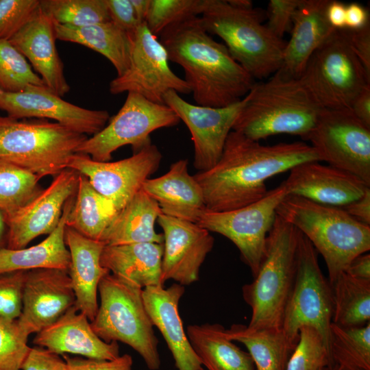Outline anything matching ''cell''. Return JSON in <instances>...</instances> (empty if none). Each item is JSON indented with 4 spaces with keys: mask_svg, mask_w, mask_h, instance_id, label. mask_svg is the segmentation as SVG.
I'll return each instance as SVG.
<instances>
[{
    "mask_svg": "<svg viewBox=\"0 0 370 370\" xmlns=\"http://www.w3.org/2000/svg\"><path fill=\"white\" fill-rule=\"evenodd\" d=\"M308 161L319 159L304 142L264 145L232 130L216 164L193 176L202 190L206 210L225 212L261 199L268 192V179Z\"/></svg>",
    "mask_w": 370,
    "mask_h": 370,
    "instance_id": "obj_1",
    "label": "cell"
},
{
    "mask_svg": "<svg viewBox=\"0 0 370 370\" xmlns=\"http://www.w3.org/2000/svg\"><path fill=\"white\" fill-rule=\"evenodd\" d=\"M169 61L180 65L197 105L221 108L241 101L255 79L214 40L200 16L174 24L161 34Z\"/></svg>",
    "mask_w": 370,
    "mask_h": 370,
    "instance_id": "obj_2",
    "label": "cell"
},
{
    "mask_svg": "<svg viewBox=\"0 0 370 370\" xmlns=\"http://www.w3.org/2000/svg\"><path fill=\"white\" fill-rule=\"evenodd\" d=\"M323 109L300 78L274 73L254 83L232 130L256 141L281 134L306 140Z\"/></svg>",
    "mask_w": 370,
    "mask_h": 370,
    "instance_id": "obj_3",
    "label": "cell"
},
{
    "mask_svg": "<svg viewBox=\"0 0 370 370\" xmlns=\"http://www.w3.org/2000/svg\"><path fill=\"white\" fill-rule=\"evenodd\" d=\"M209 34L220 37L232 57L255 79L280 68L285 42L263 24L265 13L249 0H205L201 16Z\"/></svg>",
    "mask_w": 370,
    "mask_h": 370,
    "instance_id": "obj_4",
    "label": "cell"
},
{
    "mask_svg": "<svg viewBox=\"0 0 370 370\" xmlns=\"http://www.w3.org/2000/svg\"><path fill=\"white\" fill-rule=\"evenodd\" d=\"M276 214L303 234L322 256L330 284L355 257L370 249V225L358 221L342 208L288 195Z\"/></svg>",
    "mask_w": 370,
    "mask_h": 370,
    "instance_id": "obj_5",
    "label": "cell"
},
{
    "mask_svg": "<svg viewBox=\"0 0 370 370\" xmlns=\"http://www.w3.org/2000/svg\"><path fill=\"white\" fill-rule=\"evenodd\" d=\"M299 231L276 215L254 280L243 286L251 310V328L281 329L295 281Z\"/></svg>",
    "mask_w": 370,
    "mask_h": 370,
    "instance_id": "obj_6",
    "label": "cell"
},
{
    "mask_svg": "<svg viewBox=\"0 0 370 370\" xmlns=\"http://www.w3.org/2000/svg\"><path fill=\"white\" fill-rule=\"evenodd\" d=\"M100 305L90 321L94 332L103 341H121L137 352L147 368L160 367L158 340L146 310L143 288L111 273L98 286Z\"/></svg>",
    "mask_w": 370,
    "mask_h": 370,
    "instance_id": "obj_7",
    "label": "cell"
},
{
    "mask_svg": "<svg viewBox=\"0 0 370 370\" xmlns=\"http://www.w3.org/2000/svg\"><path fill=\"white\" fill-rule=\"evenodd\" d=\"M87 136L46 119L0 116V158L42 178L67 168Z\"/></svg>",
    "mask_w": 370,
    "mask_h": 370,
    "instance_id": "obj_8",
    "label": "cell"
},
{
    "mask_svg": "<svg viewBox=\"0 0 370 370\" xmlns=\"http://www.w3.org/2000/svg\"><path fill=\"white\" fill-rule=\"evenodd\" d=\"M323 108L350 109L370 76L341 29L314 51L299 77Z\"/></svg>",
    "mask_w": 370,
    "mask_h": 370,
    "instance_id": "obj_9",
    "label": "cell"
},
{
    "mask_svg": "<svg viewBox=\"0 0 370 370\" xmlns=\"http://www.w3.org/2000/svg\"><path fill=\"white\" fill-rule=\"evenodd\" d=\"M333 299L331 284L322 273L317 252L299 232L296 273L284 310L282 329L296 347L303 326L316 329L330 351Z\"/></svg>",
    "mask_w": 370,
    "mask_h": 370,
    "instance_id": "obj_10",
    "label": "cell"
},
{
    "mask_svg": "<svg viewBox=\"0 0 370 370\" xmlns=\"http://www.w3.org/2000/svg\"><path fill=\"white\" fill-rule=\"evenodd\" d=\"M177 114L166 104H159L136 92H129L119 112L98 133L84 140L77 153L93 160L108 162L121 147L131 145L134 153L151 144L150 134L177 125Z\"/></svg>",
    "mask_w": 370,
    "mask_h": 370,
    "instance_id": "obj_11",
    "label": "cell"
},
{
    "mask_svg": "<svg viewBox=\"0 0 370 370\" xmlns=\"http://www.w3.org/2000/svg\"><path fill=\"white\" fill-rule=\"evenodd\" d=\"M287 195L282 183L268 190L261 199L246 206L225 212L206 210L197 223L230 240L254 278L265 251L267 238L275 221L277 208Z\"/></svg>",
    "mask_w": 370,
    "mask_h": 370,
    "instance_id": "obj_12",
    "label": "cell"
},
{
    "mask_svg": "<svg viewBox=\"0 0 370 370\" xmlns=\"http://www.w3.org/2000/svg\"><path fill=\"white\" fill-rule=\"evenodd\" d=\"M306 140L320 162H327L370 185V127L350 109H323Z\"/></svg>",
    "mask_w": 370,
    "mask_h": 370,
    "instance_id": "obj_13",
    "label": "cell"
},
{
    "mask_svg": "<svg viewBox=\"0 0 370 370\" xmlns=\"http://www.w3.org/2000/svg\"><path fill=\"white\" fill-rule=\"evenodd\" d=\"M130 36L129 67L110 82L111 94L132 92L152 102L165 104L164 97L170 90L178 94L190 92L186 82L171 69L165 47L145 23H141Z\"/></svg>",
    "mask_w": 370,
    "mask_h": 370,
    "instance_id": "obj_14",
    "label": "cell"
},
{
    "mask_svg": "<svg viewBox=\"0 0 370 370\" xmlns=\"http://www.w3.org/2000/svg\"><path fill=\"white\" fill-rule=\"evenodd\" d=\"M162 158L158 148L151 143L132 156L116 162H98L87 155L75 153L67 168L86 176L93 188L120 211L158 169Z\"/></svg>",
    "mask_w": 370,
    "mask_h": 370,
    "instance_id": "obj_15",
    "label": "cell"
},
{
    "mask_svg": "<svg viewBox=\"0 0 370 370\" xmlns=\"http://www.w3.org/2000/svg\"><path fill=\"white\" fill-rule=\"evenodd\" d=\"M188 127L194 145L193 166L199 171L210 169L220 159L227 136L245 102V97L232 105L212 108L194 105L170 90L164 97Z\"/></svg>",
    "mask_w": 370,
    "mask_h": 370,
    "instance_id": "obj_16",
    "label": "cell"
},
{
    "mask_svg": "<svg viewBox=\"0 0 370 370\" xmlns=\"http://www.w3.org/2000/svg\"><path fill=\"white\" fill-rule=\"evenodd\" d=\"M0 110L15 119H52L75 132L93 136L108 123L107 110H89L68 102L47 86H32L22 92L0 90Z\"/></svg>",
    "mask_w": 370,
    "mask_h": 370,
    "instance_id": "obj_17",
    "label": "cell"
},
{
    "mask_svg": "<svg viewBox=\"0 0 370 370\" xmlns=\"http://www.w3.org/2000/svg\"><path fill=\"white\" fill-rule=\"evenodd\" d=\"M163 231L162 282L173 280L182 286L199 280V269L214 246L210 232L197 223L160 214Z\"/></svg>",
    "mask_w": 370,
    "mask_h": 370,
    "instance_id": "obj_18",
    "label": "cell"
},
{
    "mask_svg": "<svg viewBox=\"0 0 370 370\" xmlns=\"http://www.w3.org/2000/svg\"><path fill=\"white\" fill-rule=\"evenodd\" d=\"M78 182V172L69 168L64 169L47 188L9 217L7 248L22 249L35 238L51 234L59 223L65 204L75 195Z\"/></svg>",
    "mask_w": 370,
    "mask_h": 370,
    "instance_id": "obj_19",
    "label": "cell"
},
{
    "mask_svg": "<svg viewBox=\"0 0 370 370\" xmlns=\"http://www.w3.org/2000/svg\"><path fill=\"white\" fill-rule=\"evenodd\" d=\"M75 304L68 271L39 269L27 271L22 312L17 324L27 336L57 321Z\"/></svg>",
    "mask_w": 370,
    "mask_h": 370,
    "instance_id": "obj_20",
    "label": "cell"
},
{
    "mask_svg": "<svg viewBox=\"0 0 370 370\" xmlns=\"http://www.w3.org/2000/svg\"><path fill=\"white\" fill-rule=\"evenodd\" d=\"M282 183L288 195L340 208L358 199L370 188L358 177L319 161L295 166Z\"/></svg>",
    "mask_w": 370,
    "mask_h": 370,
    "instance_id": "obj_21",
    "label": "cell"
},
{
    "mask_svg": "<svg viewBox=\"0 0 370 370\" xmlns=\"http://www.w3.org/2000/svg\"><path fill=\"white\" fill-rule=\"evenodd\" d=\"M53 21L40 6L9 40L27 59L45 86L62 97L70 90L56 46Z\"/></svg>",
    "mask_w": 370,
    "mask_h": 370,
    "instance_id": "obj_22",
    "label": "cell"
},
{
    "mask_svg": "<svg viewBox=\"0 0 370 370\" xmlns=\"http://www.w3.org/2000/svg\"><path fill=\"white\" fill-rule=\"evenodd\" d=\"M36 334L35 345L58 355L69 353L96 360H112L120 356L117 342L101 340L75 304Z\"/></svg>",
    "mask_w": 370,
    "mask_h": 370,
    "instance_id": "obj_23",
    "label": "cell"
},
{
    "mask_svg": "<svg viewBox=\"0 0 370 370\" xmlns=\"http://www.w3.org/2000/svg\"><path fill=\"white\" fill-rule=\"evenodd\" d=\"M185 291L177 283L148 286L143 289L146 310L153 326L164 337L178 370H204L183 328L178 312L180 300Z\"/></svg>",
    "mask_w": 370,
    "mask_h": 370,
    "instance_id": "obj_24",
    "label": "cell"
},
{
    "mask_svg": "<svg viewBox=\"0 0 370 370\" xmlns=\"http://www.w3.org/2000/svg\"><path fill=\"white\" fill-rule=\"evenodd\" d=\"M330 0H300L285 43L282 62L276 74L299 78L314 51L336 30L328 23L326 8Z\"/></svg>",
    "mask_w": 370,
    "mask_h": 370,
    "instance_id": "obj_25",
    "label": "cell"
},
{
    "mask_svg": "<svg viewBox=\"0 0 370 370\" xmlns=\"http://www.w3.org/2000/svg\"><path fill=\"white\" fill-rule=\"evenodd\" d=\"M64 241L70 252L68 271L75 296V306L92 321L98 310L97 291L101 280L110 272L101 264L105 243L87 238L66 226Z\"/></svg>",
    "mask_w": 370,
    "mask_h": 370,
    "instance_id": "obj_26",
    "label": "cell"
},
{
    "mask_svg": "<svg viewBox=\"0 0 370 370\" xmlns=\"http://www.w3.org/2000/svg\"><path fill=\"white\" fill-rule=\"evenodd\" d=\"M142 189L158 204L163 214L197 223L206 210L202 190L188 171V160H179L164 175L149 178Z\"/></svg>",
    "mask_w": 370,
    "mask_h": 370,
    "instance_id": "obj_27",
    "label": "cell"
},
{
    "mask_svg": "<svg viewBox=\"0 0 370 370\" xmlns=\"http://www.w3.org/2000/svg\"><path fill=\"white\" fill-rule=\"evenodd\" d=\"M163 244L137 243L105 245L101 264L112 274L140 287L164 286L162 282Z\"/></svg>",
    "mask_w": 370,
    "mask_h": 370,
    "instance_id": "obj_28",
    "label": "cell"
},
{
    "mask_svg": "<svg viewBox=\"0 0 370 370\" xmlns=\"http://www.w3.org/2000/svg\"><path fill=\"white\" fill-rule=\"evenodd\" d=\"M75 196L66 201L58 226L43 241L27 248L0 250V275L39 269L69 271L71 256L64 241V230Z\"/></svg>",
    "mask_w": 370,
    "mask_h": 370,
    "instance_id": "obj_29",
    "label": "cell"
},
{
    "mask_svg": "<svg viewBox=\"0 0 370 370\" xmlns=\"http://www.w3.org/2000/svg\"><path fill=\"white\" fill-rule=\"evenodd\" d=\"M162 214L158 203L142 188L116 214L101 241L106 245L137 243L163 244V235L155 231Z\"/></svg>",
    "mask_w": 370,
    "mask_h": 370,
    "instance_id": "obj_30",
    "label": "cell"
},
{
    "mask_svg": "<svg viewBox=\"0 0 370 370\" xmlns=\"http://www.w3.org/2000/svg\"><path fill=\"white\" fill-rule=\"evenodd\" d=\"M53 23L57 40L77 43L101 54L113 65L117 76L128 69L131 36L112 21L80 27Z\"/></svg>",
    "mask_w": 370,
    "mask_h": 370,
    "instance_id": "obj_31",
    "label": "cell"
},
{
    "mask_svg": "<svg viewBox=\"0 0 370 370\" xmlns=\"http://www.w3.org/2000/svg\"><path fill=\"white\" fill-rule=\"evenodd\" d=\"M225 330L218 323L187 327L188 338L201 365L208 370H256L249 354L230 341Z\"/></svg>",
    "mask_w": 370,
    "mask_h": 370,
    "instance_id": "obj_32",
    "label": "cell"
},
{
    "mask_svg": "<svg viewBox=\"0 0 370 370\" xmlns=\"http://www.w3.org/2000/svg\"><path fill=\"white\" fill-rule=\"evenodd\" d=\"M232 341L243 344L251 356L256 370H286L295 348L282 329L251 328L233 324L225 330Z\"/></svg>",
    "mask_w": 370,
    "mask_h": 370,
    "instance_id": "obj_33",
    "label": "cell"
},
{
    "mask_svg": "<svg viewBox=\"0 0 370 370\" xmlns=\"http://www.w3.org/2000/svg\"><path fill=\"white\" fill-rule=\"evenodd\" d=\"M119 211L107 198L99 193L88 178L79 173V182L66 226L83 236L101 241Z\"/></svg>",
    "mask_w": 370,
    "mask_h": 370,
    "instance_id": "obj_34",
    "label": "cell"
},
{
    "mask_svg": "<svg viewBox=\"0 0 370 370\" xmlns=\"http://www.w3.org/2000/svg\"><path fill=\"white\" fill-rule=\"evenodd\" d=\"M332 290V323L354 327L370 321V281L343 272L330 284Z\"/></svg>",
    "mask_w": 370,
    "mask_h": 370,
    "instance_id": "obj_35",
    "label": "cell"
},
{
    "mask_svg": "<svg viewBox=\"0 0 370 370\" xmlns=\"http://www.w3.org/2000/svg\"><path fill=\"white\" fill-rule=\"evenodd\" d=\"M330 354L333 365L348 370H370V321L354 327L332 323Z\"/></svg>",
    "mask_w": 370,
    "mask_h": 370,
    "instance_id": "obj_36",
    "label": "cell"
},
{
    "mask_svg": "<svg viewBox=\"0 0 370 370\" xmlns=\"http://www.w3.org/2000/svg\"><path fill=\"white\" fill-rule=\"evenodd\" d=\"M37 175L0 158V208L9 217L26 206L42 190Z\"/></svg>",
    "mask_w": 370,
    "mask_h": 370,
    "instance_id": "obj_37",
    "label": "cell"
},
{
    "mask_svg": "<svg viewBox=\"0 0 370 370\" xmlns=\"http://www.w3.org/2000/svg\"><path fill=\"white\" fill-rule=\"evenodd\" d=\"M39 6L62 25L80 27L111 21L105 0H40Z\"/></svg>",
    "mask_w": 370,
    "mask_h": 370,
    "instance_id": "obj_38",
    "label": "cell"
},
{
    "mask_svg": "<svg viewBox=\"0 0 370 370\" xmlns=\"http://www.w3.org/2000/svg\"><path fill=\"white\" fill-rule=\"evenodd\" d=\"M32 86H46L25 57L9 41L0 39V90L18 92Z\"/></svg>",
    "mask_w": 370,
    "mask_h": 370,
    "instance_id": "obj_39",
    "label": "cell"
},
{
    "mask_svg": "<svg viewBox=\"0 0 370 370\" xmlns=\"http://www.w3.org/2000/svg\"><path fill=\"white\" fill-rule=\"evenodd\" d=\"M205 0H150L145 23L159 36L167 27L202 14Z\"/></svg>",
    "mask_w": 370,
    "mask_h": 370,
    "instance_id": "obj_40",
    "label": "cell"
},
{
    "mask_svg": "<svg viewBox=\"0 0 370 370\" xmlns=\"http://www.w3.org/2000/svg\"><path fill=\"white\" fill-rule=\"evenodd\" d=\"M332 365L329 349L320 333L312 327H301L286 370H321Z\"/></svg>",
    "mask_w": 370,
    "mask_h": 370,
    "instance_id": "obj_41",
    "label": "cell"
},
{
    "mask_svg": "<svg viewBox=\"0 0 370 370\" xmlns=\"http://www.w3.org/2000/svg\"><path fill=\"white\" fill-rule=\"evenodd\" d=\"M27 338L16 320L0 319V370H21V367L29 350Z\"/></svg>",
    "mask_w": 370,
    "mask_h": 370,
    "instance_id": "obj_42",
    "label": "cell"
},
{
    "mask_svg": "<svg viewBox=\"0 0 370 370\" xmlns=\"http://www.w3.org/2000/svg\"><path fill=\"white\" fill-rule=\"evenodd\" d=\"M27 271L0 275V319L14 321L23 308V295Z\"/></svg>",
    "mask_w": 370,
    "mask_h": 370,
    "instance_id": "obj_43",
    "label": "cell"
},
{
    "mask_svg": "<svg viewBox=\"0 0 370 370\" xmlns=\"http://www.w3.org/2000/svg\"><path fill=\"white\" fill-rule=\"evenodd\" d=\"M40 0H0V39L10 40L39 7Z\"/></svg>",
    "mask_w": 370,
    "mask_h": 370,
    "instance_id": "obj_44",
    "label": "cell"
},
{
    "mask_svg": "<svg viewBox=\"0 0 370 370\" xmlns=\"http://www.w3.org/2000/svg\"><path fill=\"white\" fill-rule=\"evenodd\" d=\"M300 0H270L265 13V25L277 38L290 32Z\"/></svg>",
    "mask_w": 370,
    "mask_h": 370,
    "instance_id": "obj_45",
    "label": "cell"
},
{
    "mask_svg": "<svg viewBox=\"0 0 370 370\" xmlns=\"http://www.w3.org/2000/svg\"><path fill=\"white\" fill-rule=\"evenodd\" d=\"M68 370H132L133 360L129 354H123L112 360H96L71 358L63 354Z\"/></svg>",
    "mask_w": 370,
    "mask_h": 370,
    "instance_id": "obj_46",
    "label": "cell"
},
{
    "mask_svg": "<svg viewBox=\"0 0 370 370\" xmlns=\"http://www.w3.org/2000/svg\"><path fill=\"white\" fill-rule=\"evenodd\" d=\"M21 370H68L65 360L58 354L41 347H30Z\"/></svg>",
    "mask_w": 370,
    "mask_h": 370,
    "instance_id": "obj_47",
    "label": "cell"
},
{
    "mask_svg": "<svg viewBox=\"0 0 370 370\" xmlns=\"http://www.w3.org/2000/svg\"><path fill=\"white\" fill-rule=\"evenodd\" d=\"M111 21L130 36L140 25L135 15L130 0H105Z\"/></svg>",
    "mask_w": 370,
    "mask_h": 370,
    "instance_id": "obj_48",
    "label": "cell"
},
{
    "mask_svg": "<svg viewBox=\"0 0 370 370\" xmlns=\"http://www.w3.org/2000/svg\"><path fill=\"white\" fill-rule=\"evenodd\" d=\"M341 30L365 71L370 76V25L358 30Z\"/></svg>",
    "mask_w": 370,
    "mask_h": 370,
    "instance_id": "obj_49",
    "label": "cell"
},
{
    "mask_svg": "<svg viewBox=\"0 0 370 370\" xmlns=\"http://www.w3.org/2000/svg\"><path fill=\"white\" fill-rule=\"evenodd\" d=\"M368 25L369 14L365 7L356 2L346 5L345 29L358 30Z\"/></svg>",
    "mask_w": 370,
    "mask_h": 370,
    "instance_id": "obj_50",
    "label": "cell"
},
{
    "mask_svg": "<svg viewBox=\"0 0 370 370\" xmlns=\"http://www.w3.org/2000/svg\"><path fill=\"white\" fill-rule=\"evenodd\" d=\"M342 208L358 221L370 225V188L360 198Z\"/></svg>",
    "mask_w": 370,
    "mask_h": 370,
    "instance_id": "obj_51",
    "label": "cell"
},
{
    "mask_svg": "<svg viewBox=\"0 0 370 370\" xmlns=\"http://www.w3.org/2000/svg\"><path fill=\"white\" fill-rule=\"evenodd\" d=\"M350 110L356 118L370 127V85L367 86L357 95Z\"/></svg>",
    "mask_w": 370,
    "mask_h": 370,
    "instance_id": "obj_52",
    "label": "cell"
},
{
    "mask_svg": "<svg viewBox=\"0 0 370 370\" xmlns=\"http://www.w3.org/2000/svg\"><path fill=\"white\" fill-rule=\"evenodd\" d=\"M344 272L354 278L370 281V254L365 253L355 257Z\"/></svg>",
    "mask_w": 370,
    "mask_h": 370,
    "instance_id": "obj_53",
    "label": "cell"
},
{
    "mask_svg": "<svg viewBox=\"0 0 370 370\" xmlns=\"http://www.w3.org/2000/svg\"><path fill=\"white\" fill-rule=\"evenodd\" d=\"M326 17L334 29H345L346 4L336 0H330L326 8Z\"/></svg>",
    "mask_w": 370,
    "mask_h": 370,
    "instance_id": "obj_54",
    "label": "cell"
},
{
    "mask_svg": "<svg viewBox=\"0 0 370 370\" xmlns=\"http://www.w3.org/2000/svg\"><path fill=\"white\" fill-rule=\"evenodd\" d=\"M9 232V216L6 212L0 208V250L8 247Z\"/></svg>",
    "mask_w": 370,
    "mask_h": 370,
    "instance_id": "obj_55",
    "label": "cell"
},
{
    "mask_svg": "<svg viewBox=\"0 0 370 370\" xmlns=\"http://www.w3.org/2000/svg\"><path fill=\"white\" fill-rule=\"evenodd\" d=\"M136 17L140 24L145 23L149 12L150 0H130Z\"/></svg>",
    "mask_w": 370,
    "mask_h": 370,
    "instance_id": "obj_56",
    "label": "cell"
},
{
    "mask_svg": "<svg viewBox=\"0 0 370 370\" xmlns=\"http://www.w3.org/2000/svg\"><path fill=\"white\" fill-rule=\"evenodd\" d=\"M321 370H348L338 365H332L327 366L321 369Z\"/></svg>",
    "mask_w": 370,
    "mask_h": 370,
    "instance_id": "obj_57",
    "label": "cell"
}]
</instances>
